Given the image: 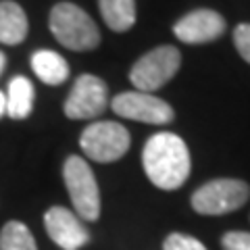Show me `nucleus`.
<instances>
[{
	"mask_svg": "<svg viewBox=\"0 0 250 250\" xmlns=\"http://www.w3.org/2000/svg\"><path fill=\"white\" fill-rule=\"evenodd\" d=\"M146 177L161 190H177L186 184L192 169L190 150L182 138L171 131H159L148 138L142 150Z\"/></svg>",
	"mask_w": 250,
	"mask_h": 250,
	"instance_id": "nucleus-1",
	"label": "nucleus"
},
{
	"mask_svg": "<svg viewBox=\"0 0 250 250\" xmlns=\"http://www.w3.org/2000/svg\"><path fill=\"white\" fill-rule=\"evenodd\" d=\"M48 25L59 44H62L69 50L85 52L100 44V31L96 23L77 4L59 2L50 11Z\"/></svg>",
	"mask_w": 250,
	"mask_h": 250,
	"instance_id": "nucleus-2",
	"label": "nucleus"
},
{
	"mask_svg": "<svg viewBox=\"0 0 250 250\" xmlns=\"http://www.w3.org/2000/svg\"><path fill=\"white\" fill-rule=\"evenodd\" d=\"M62 179L75 215L88 223L96 221L100 217V190L88 161L82 156H69L62 167Z\"/></svg>",
	"mask_w": 250,
	"mask_h": 250,
	"instance_id": "nucleus-3",
	"label": "nucleus"
},
{
	"mask_svg": "<svg viewBox=\"0 0 250 250\" xmlns=\"http://www.w3.org/2000/svg\"><path fill=\"white\" fill-rule=\"evenodd\" d=\"M250 198V186L242 179H210L192 194V208L198 215H228L244 207Z\"/></svg>",
	"mask_w": 250,
	"mask_h": 250,
	"instance_id": "nucleus-4",
	"label": "nucleus"
},
{
	"mask_svg": "<svg viewBox=\"0 0 250 250\" xmlns=\"http://www.w3.org/2000/svg\"><path fill=\"white\" fill-rule=\"evenodd\" d=\"M182 65V52L175 46H156L154 50L146 52L142 59L134 62L129 71V82L136 85L138 92H154L163 88Z\"/></svg>",
	"mask_w": 250,
	"mask_h": 250,
	"instance_id": "nucleus-5",
	"label": "nucleus"
},
{
	"mask_svg": "<svg viewBox=\"0 0 250 250\" xmlns=\"http://www.w3.org/2000/svg\"><path fill=\"white\" fill-rule=\"evenodd\" d=\"M129 131L117 121H96L82 131L80 146L90 161L115 163L129 150Z\"/></svg>",
	"mask_w": 250,
	"mask_h": 250,
	"instance_id": "nucleus-6",
	"label": "nucleus"
},
{
	"mask_svg": "<svg viewBox=\"0 0 250 250\" xmlns=\"http://www.w3.org/2000/svg\"><path fill=\"white\" fill-rule=\"evenodd\" d=\"M111 108L115 115L131 121H142L150 125H165L173 121V108L165 100L146 92H123L113 98Z\"/></svg>",
	"mask_w": 250,
	"mask_h": 250,
	"instance_id": "nucleus-7",
	"label": "nucleus"
},
{
	"mask_svg": "<svg viewBox=\"0 0 250 250\" xmlns=\"http://www.w3.org/2000/svg\"><path fill=\"white\" fill-rule=\"evenodd\" d=\"M106 83L96 75L83 73L75 80L65 100V115L69 119H94L106 108Z\"/></svg>",
	"mask_w": 250,
	"mask_h": 250,
	"instance_id": "nucleus-8",
	"label": "nucleus"
},
{
	"mask_svg": "<svg viewBox=\"0 0 250 250\" xmlns=\"http://www.w3.org/2000/svg\"><path fill=\"white\" fill-rule=\"evenodd\" d=\"M44 228L48 238L62 250H80L90 242V233L82 219L65 207H50L46 210Z\"/></svg>",
	"mask_w": 250,
	"mask_h": 250,
	"instance_id": "nucleus-9",
	"label": "nucleus"
},
{
	"mask_svg": "<svg viewBox=\"0 0 250 250\" xmlns=\"http://www.w3.org/2000/svg\"><path fill=\"white\" fill-rule=\"evenodd\" d=\"M225 31V19L217 11L198 9L188 13L173 25V34L177 40L186 44H207L221 38Z\"/></svg>",
	"mask_w": 250,
	"mask_h": 250,
	"instance_id": "nucleus-10",
	"label": "nucleus"
},
{
	"mask_svg": "<svg viewBox=\"0 0 250 250\" xmlns=\"http://www.w3.org/2000/svg\"><path fill=\"white\" fill-rule=\"evenodd\" d=\"M27 36V15L17 2L2 0L0 2V42L2 44H21Z\"/></svg>",
	"mask_w": 250,
	"mask_h": 250,
	"instance_id": "nucleus-11",
	"label": "nucleus"
},
{
	"mask_svg": "<svg viewBox=\"0 0 250 250\" xmlns=\"http://www.w3.org/2000/svg\"><path fill=\"white\" fill-rule=\"evenodd\" d=\"M31 69L38 80L48 85H59L69 77L67 61L54 50H38L31 54Z\"/></svg>",
	"mask_w": 250,
	"mask_h": 250,
	"instance_id": "nucleus-12",
	"label": "nucleus"
},
{
	"mask_svg": "<svg viewBox=\"0 0 250 250\" xmlns=\"http://www.w3.org/2000/svg\"><path fill=\"white\" fill-rule=\"evenodd\" d=\"M34 108V83L27 77H13L6 90V115L11 119H25Z\"/></svg>",
	"mask_w": 250,
	"mask_h": 250,
	"instance_id": "nucleus-13",
	"label": "nucleus"
},
{
	"mask_svg": "<svg viewBox=\"0 0 250 250\" xmlns=\"http://www.w3.org/2000/svg\"><path fill=\"white\" fill-rule=\"evenodd\" d=\"M100 15L117 34L131 29L136 23V0H98Z\"/></svg>",
	"mask_w": 250,
	"mask_h": 250,
	"instance_id": "nucleus-14",
	"label": "nucleus"
},
{
	"mask_svg": "<svg viewBox=\"0 0 250 250\" xmlns=\"http://www.w3.org/2000/svg\"><path fill=\"white\" fill-rule=\"evenodd\" d=\"M0 250H38V244L25 223L9 221L0 229Z\"/></svg>",
	"mask_w": 250,
	"mask_h": 250,
	"instance_id": "nucleus-15",
	"label": "nucleus"
},
{
	"mask_svg": "<svg viewBox=\"0 0 250 250\" xmlns=\"http://www.w3.org/2000/svg\"><path fill=\"white\" fill-rule=\"evenodd\" d=\"M163 250H207L200 240L188 236V233H169L163 242Z\"/></svg>",
	"mask_w": 250,
	"mask_h": 250,
	"instance_id": "nucleus-16",
	"label": "nucleus"
},
{
	"mask_svg": "<svg viewBox=\"0 0 250 250\" xmlns=\"http://www.w3.org/2000/svg\"><path fill=\"white\" fill-rule=\"evenodd\" d=\"M233 44L240 57L250 65V23H240L233 29Z\"/></svg>",
	"mask_w": 250,
	"mask_h": 250,
	"instance_id": "nucleus-17",
	"label": "nucleus"
},
{
	"mask_svg": "<svg viewBox=\"0 0 250 250\" xmlns=\"http://www.w3.org/2000/svg\"><path fill=\"white\" fill-rule=\"evenodd\" d=\"M223 250H250V231H228L221 238Z\"/></svg>",
	"mask_w": 250,
	"mask_h": 250,
	"instance_id": "nucleus-18",
	"label": "nucleus"
},
{
	"mask_svg": "<svg viewBox=\"0 0 250 250\" xmlns=\"http://www.w3.org/2000/svg\"><path fill=\"white\" fill-rule=\"evenodd\" d=\"M4 113H6V96H4V92H0V117Z\"/></svg>",
	"mask_w": 250,
	"mask_h": 250,
	"instance_id": "nucleus-19",
	"label": "nucleus"
},
{
	"mask_svg": "<svg viewBox=\"0 0 250 250\" xmlns=\"http://www.w3.org/2000/svg\"><path fill=\"white\" fill-rule=\"evenodd\" d=\"M4 65H6V57L2 52H0V73H2V69H4Z\"/></svg>",
	"mask_w": 250,
	"mask_h": 250,
	"instance_id": "nucleus-20",
	"label": "nucleus"
}]
</instances>
